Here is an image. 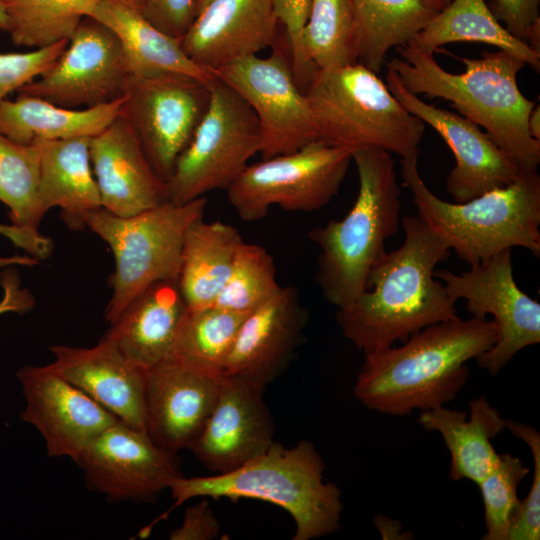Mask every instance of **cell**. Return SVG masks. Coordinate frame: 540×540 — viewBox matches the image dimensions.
I'll return each instance as SVG.
<instances>
[{
  "instance_id": "5bb4252c",
  "label": "cell",
  "mask_w": 540,
  "mask_h": 540,
  "mask_svg": "<svg viewBox=\"0 0 540 540\" xmlns=\"http://www.w3.org/2000/svg\"><path fill=\"white\" fill-rule=\"evenodd\" d=\"M130 78L117 35L87 16L55 64L18 92L64 108L82 109L124 97Z\"/></svg>"
},
{
  "instance_id": "ac0fdd59",
  "label": "cell",
  "mask_w": 540,
  "mask_h": 540,
  "mask_svg": "<svg viewBox=\"0 0 540 540\" xmlns=\"http://www.w3.org/2000/svg\"><path fill=\"white\" fill-rule=\"evenodd\" d=\"M263 389L242 378L222 375L214 406L188 447L214 474L239 468L273 444L274 425Z\"/></svg>"
},
{
  "instance_id": "681fc988",
  "label": "cell",
  "mask_w": 540,
  "mask_h": 540,
  "mask_svg": "<svg viewBox=\"0 0 540 540\" xmlns=\"http://www.w3.org/2000/svg\"><path fill=\"white\" fill-rule=\"evenodd\" d=\"M212 0H197L196 15ZM196 17V16H195Z\"/></svg>"
},
{
  "instance_id": "f1b7e54d",
  "label": "cell",
  "mask_w": 540,
  "mask_h": 540,
  "mask_svg": "<svg viewBox=\"0 0 540 540\" xmlns=\"http://www.w3.org/2000/svg\"><path fill=\"white\" fill-rule=\"evenodd\" d=\"M123 101L124 97L90 108L69 109L19 94L15 100L0 102V133L25 145L40 140L93 137L120 114Z\"/></svg>"
},
{
  "instance_id": "7bdbcfd3",
  "label": "cell",
  "mask_w": 540,
  "mask_h": 540,
  "mask_svg": "<svg viewBox=\"0 0 540 540\" xmlns=\"http://www.w3.org/2000/svg\"><path fill=\"white\" fill-rule=\"evenodd\" d=\"M220 533V524L206 500L186 509L182 524L171 531V540H212Z\"/></svg>"
},
{
  "instance_id": "4fadbf2b",
  "label": "cell",
  "mask_w": 540,
  "mask_h": 540,
  "mask_svg": "<svg viewBox=\"0 0 540 540\" xmlns=\"http://www.w3.org/2000/svg\"><path fill=\"white\" fill-rule=\"evenodd\" d=\"M235 90L255 113L261 135L263 159L287 154L319 140L304 91L291 62L281 51L268 57L250 55L213 71Z\"/></svg>"
},
{
  "instance_id": "ba28073f",
  "label": "cell",
  "mask_w": 540,
  "mask_h": 540,
  "mask_svg": "<svg viewBox=\"0 0 540 540\" xmlns=\"http://www.w3.org/2000/svg\"><path fill=\"white\" fill-rule=\"evenodd\" d=\"M206 207L207 199L202 196L184 204L167 201L129 217L116 216L103 207L87 216L86 228L110 246L115 259L107 322L112 324L151 284L178 280L186 230L203 217Z\"/></svg>"
},
{
  "instance_id": "7c38bea8",
  "label": "cell",
  "mask_w": 540,
  "mask_h": 540,
  "mask_svg": "<svg viewBox=\"0 0 540 540\" xmlns=\"http://www.w3.org/2000/svg\"><path fill=\"white\" fill-rule=\"evenodd\" d=\"M210 84L180 74L130 78L120 114L165 182L208 109Z\"/></svg>"
},
{
  "instance_id": "e575fe53",
  "label": "cell",
  "mask_w": 540,
  "mask_h": 540,
  "mask_svg": "<svg viewBox=\"0 0 540 540\" xmlns=\"http://www.w3.org/2000/svg\"><path fill=\"white\" fill-rule=\"evenodd\" d=\"M40 160L38 144H19L0 133V201L13 226L34 234L46 214L39 197Z\"/></svg>"
},
{
  "instance_id": "5b68a950",
  "label": "cell",
  "mask_w": 540,
  "mask_h": 540,
  "mask_svg": "<svg viewBox=\"0 0 540 540\" xmlns=\"http://www.w3.org/2000/svg\"><path fill=\"white\" fill-rule=\"evenodd\" d=\"M352 157L359 177L352 208L343 219L309 231L320 248L316 281L337 309L366 290L371 269L386 253L385 241L401 222V190L391 153L365 148Z\"/></svg>"
},
{
  "instance_id": "ab89813d",
  "label": "cell",
  "mask_w": 540,
  "mask_h": 540,
  "mask_svg": "<svg viewBox=\"0 0 540 540\" xmlns=\"http://www.w3.org/2000/svg\"><path fill=\"white\" fill-rule=\"evenodd\" d=\"M273 3L277 18L284 27L289 43L294 77L304 91L316 70L306 61L301 45V35L308 16L310 0H273Z\"/></svg>"
},
{
  "instance_id": "d6986e66",
  "label": "cell",
  "mask_w": 540,
  "mask_h": 540,
  "mask_svg": "<svg viewBox=\"0 0 540 540\" xmlns=\"http://www.w3.org/2000/svg\"><path fill=\"white\" fill-rule=\"evenodd\" d=\"M222 375L190 368L174 359L146 370V433L160 448L177 454L203 428L219 393Z\"/></svg>"
},
{
  "instance_id": "30bf717a",
  "label": "cell",
  "mask_w": 540,
  "mask_h": 540,
  "mask_svg": "<svg viewBox=\"0 0 540 540\" xmlns=\"http://www.w3.org/2000/svg\"><path fill=\"white\" fill-rule=\"evenodd\" d=\"M351 161L350 150L316 140L247 165L226 189L227 197L247 222L264 218L274 205L287 211L318 210L337 195Z\"/></svg>"
},
{
  "instance_id": "f6af8a7d",
  "label": "cell",
  "mask_w": 540,
  "mask_h": 540,
  "mask_svg": "<svg viewBox=\"0 0 540 540\" xmlns=\"http://www.w3.org/2000/svg\"><path fill=\"white\" fill-rule=\"evenodd\" d=\"M526 43L533 51L540 54V18L530 26L526 35Z\"/></svg>"
},
{
  "instance_id": "8d00e7d4",
  "label": "cell",
  "mask_w": 540,
  "mask_h": 540,
  "mask_svg": "<svg viewBox=\"0 0 540 540\" xmlns=\"http://www.w3.org/2000/svg\"><path fill=\"white\" fill-rule=\"evenodd\" d=\"M529 469L511 454L500 455L497 464L477 484L483 499L486 533L484 540H508L520 507L517 489Z\"/></svg>"
},
{
  "instance_id": "d6a6232c",
  "label": "cell",
  "mask_w": 540,
  "mask_h": 540,
  "mask_svg": "<svg viewBox=\"0 0 540 540\" xmlns=\"http://www.w3.org/2000/svg\"><path fill=\"white\" fill-rule=\"evenodd\" d=\"M301 45L306 61L316 69H332L358 62L351 0H310Z\"/></svg>"
},
{
  "instance_id": "52a82bcc",
  "label": "cell",
  "mask_w": 540,
  "mask_h": 540,
  "mask_svg": "<svg viewBox=\"0 0 540 540\" xmlns=\"http://www.w3.org/2000/svg\"><path fill=\"white\" fill-rule=\"evenodd\" d=\"M304 93L319 140L351 152L381 149L418 160L425 123L361 63L316 69Z\"/></svg>"
},
{
  "instance_id": "9a60e30c",
  "label": "cell",
  "mask_w": 540,
  "mask_h": 540,
  "mask_svg": "<svg viewBox=\"0 0 540 540\" xmlns=\"http://www.w3.org/2000/svg\"><path fill=\"white\" fill-rule=\"evenodd\" d=\"M177 455L118 420L93 438L75 463L87 486L111 502L155 499L181 476Z\"/></svg>"
},
{
  "instance_id": "f546056e",
  "label": "cell",
  "mask_w": 540,
  "mask_h": 540,
  "mask_svg": "<svg viewBox=\"0 0 540 540\" xmlns=\"http://www.w3.org/2000/svg\"><path fill=\"white\" fill-rule=\"evenodd\" d=\"M454 42H478L508 52L539 72L540 54L515 38L497 20L485 0H453L437 12L409 43L433 53Z\"/></svg>"
},
{
  "instance_id": "7a4b0ae2",
  "label": "cell",
  "mask_w": 540,
  "mask_h": 540,
  "mask_svg": "<svg viewBox=\"0 0 540 540\" xmlns=\"http://www.w3.org/2000/svg\"><path fill=\"white\" fill-rule=\"evenodd\" d=\"M497 340L492 320L460 317L427 326L400 346L365 353L354 396L379 413L404 416L444 406L464 386L466 363Z\"/></svg>"
},
{
  "instance_id": "277c9868",
  "label": "cell",
  "mask_w": 540,
  "mask_h": 540,
  "mask_svg": "<svg viewBox=\"0 0 540 540\" xmlns=\"http://www.w3.org/2000/svg\"><path fill=\"white\" fill-rule=\"evenodd\" d=\"M325 465L314 444L301 440L293 447L273 444L239 468L223 474L176 477L169 485L174 504L145 527L164 520L172 510L196 497L257 499L281 507L295 522L293 540H311L337 531L343 510L341 491L324 482Z\"/></svg>"
},
{
  "instance_id": "8fae6325",
  "label": "cell",
  "mask_w": 540,
  "mask_h": 540,
  "mask_svg": "<svg viewBox=\"0 0 540 540\" xmlns=\"http://www.w3.org/2000/svg\"><path fill=\"white\" fill-rule=\"evenodd\" d=\"M470 266L461 274L437 270L434 277L442 280L452 299L466 301L473 317H493L497 340L476 360L494 376L517 352L540 342V303L517 286L511 249Z\"/></svg>"
},
{
  "instance_id": "7402d4cb",
  "label": "cell",
  "mask_w": 540,
  "mask_h": 540,
  "mask_svg": "<svg viewBox=\"0 0 540 540\" xmlns=\"http://www.w3.org/2000/svg\"><path fill=\"white\" fill-rule=\"evenodd\" d=\"M305 320L297 290L280 287L275 295L243 319L222 375L265 387L277 376L299 343Z\"/></svg>"
},
{
  "instance_id": "ffe728a7",
  "label": "cell",
  "mask_w": 540,
  "mask_h": 540,
  "mask_svg": "<svg viewBox=\"0 0 540 540\" xmlns=\"http://www.w3.org/2000/svg\"><path fill=\"white\" fill-rule=\"evenodd\" d=\"M279 24L273 0H212L196 15L181 46L195 64L213 73L273 46Z\"/></svg>"
},
{
  "instance_id": "d590c367",
  "label": "cell",
  "mask_w": 540,
  "mask_h": 540,
  "mask_svg": "<svg viewBox=\"0 0 540 540\" xmlns=\"http://www.w3.org/2000/svg\"><path fill=\"white\" fill-rule=\"evenodd\" d=\"M272 256L262 246L243 242L214 306L249 314L280 289Z\"/></svg>"
},
{
  "instance_id": "44dd1931",
  "label": "cell",
  "mask_w": 540,
  "mask_h": 540,
  "mask_svg": "<svg viewBox=\"0 0 540 540\" xmlns=\"http://www.w3.org/2000/svg\"><path fill=\"white\" fill-rule=\"evenodd\" d=\"M89 155L101 205L108 212L129 217L168 201L167 182L156 174L121 114L90 137Z\"/></svg>"
},
{
  "instance_id": "8992f818",
  "label": "cell",
  "mask_w": 540,
  "mask_h": 540,
  "mask_svg": "<svg viewBox=\"0 0 540 540\" xmlns=\"http://www.w3.org/2000/svg\"><path fill=\"white\" fill-rule=\"evenodd\" d=\"M418 160H401L404 185L409 187L418 216L469 265L512 247L540 254V176L521 171L510 184L469 201L450 203L438 198L422 180Z\"/></svg>"
},
{
  "instance_id": "603a6c76",
  "label": "cell",
  "mask_w": 540,
  "mask_h": 540,
  "mask_svg": "<svg viewBox=\"0 0 540 540\" xmlns=\"http://www.w3.org/2000/svg\"><path fill=\"white\" fill-rule=\"evenodd\" d=\"M49 364L123 423L146 432L144 389L146 370L130 363L109 341L91 348L50 347Z\"/></svg>"
},
{
  "instance_id": "c3c4849f",
  "label": "cell",
  "mask_w": 540,
  "mask_h": 540,
  "mask_svg": "<svg viewBox=\"0 0 540 540\" xmlns=\"http://www.w3.org/2000/svg\"><path fill=\"white\" fill-rule=\"evenodd\" d=\"M431 7H433L437 12L445 8L451 0H425Z\"/></svg>"
},
{
  "instance_id": "4316f807",
  "label": "cell",
  "mask_w": 540,
  "mask_h": 540,
  "mask_svg": "<svg viewBox=\"0 0 540 540\" xmlns=\"http://www.w3.org/2000/svg\"><path fill=\"white\" fill-rule=\"evenodd\" d=\"M469 407V414L444 406L421 411L418 421L441 434L451 455L450 477L478 484L500 458L491 440L506 428L507 419L483 396Z\"/></svg>"
},
{
  "instance_id": "e0dca14e",
  "label": "cell",
  "mask_w": 540,
  "mask_h": 540,
  "mask_svg": "<svg viewBox=\"0 0 540 540\" xmlns=\"http://www.w3.org/2000/svg\"><path fill=\"white\" fill-rule=\"evenodd\" d=\"M16 376L26 400L20 418L41 434L49 457L75 462L93 438L119 420L49 365L24 366Z\"/></svg>"
},
{
  "instance_id": "3957f363",
  "label": "cell",
  "mask_w": 540,
  "mask_h": 540,
  "mask_svg": "<svg viewBox=\"0 0 540 540\" xmlns=\"http://www.w3.org/2000/svg\"><path fill=\"white\" fill-rule=\"evenodd\" d=\"M395 49L399 57L385 64L407 91L449 101L463 117L483 127L520 171H537L540 141L528 129L534 102L517 85L525 62L502 50L484 51L479 58L457 57L465 71L453 74L437 63L433 53L411 44Z\"/></svg>"
},
{
  "instance_id": "4dcf8cb0",
  "label": "cell",
  "mask_w": 540,
  "mask_h": 540,
  "mask_svg": "<svg viewBox=\"0 0 540 540\" xmlns=\"http://www.w3.org/2000/svg\"><path fill=\"white\" fill-rule=\"evenodd\" d=\"M358 62L378 73L390 49L405 46L437 11L425 0H351Z\"/></svg>"
},
{
  "instance_id": "484cf974",
  "label": "cell",
  "mask_w": 540,
  "mask_h": 540,
  "mask_svg": "<svg viewBox=\"0 0 540 540\" xmlns=\"http://www.w3.org/2000/svg\"><path fill=\"white\" fill-rule=\"evenodd\" d=\"M90 137L35 142L41 149L39 197L45 213L61 208V218L73 231L86 228L87 216L102 207L93 174Z\"/></svg>"
},
{
  "instance_id": "836d02e7",
  "label": "cell",
  "mask_w": 540,
  "mask_h": 540,
  "mask_svg": "<svg viewBox=\"0 0 540 540\" xmlns=\"http://www.w3.org/2000/svg\"><path fill=\"white\" fill-rule=\"evenodd\" d=\"M100 0H1L16 46L43 48L69 41Z\"/></svg>"
},
{
  "instance_id": "f35d334b",
  "label": "cell",
  "mask_w": 540,
  "mask_h": 540,
  "mask_svg": "<svg viewBox=\"0 0 540 540\" xmlns=\"http://www.w3.org/2000/svg\"><path fill=\"white\" fill-rule=\"evenodd\" d=\"M68 41L24 53H0V102L44 75L62 55Z\"/></svg>"
},
{
  "instance_id": "f907efd6",
  "label": "cell",
  "mask_w": 540,
  "mask_h": 540,
  "mask_svg": "<svg viewBox=\"0 0 540 540\" xmlns=\"http://www.w3.org/2000/svg\"><path fill=\"white\" fill-rule=\"evenodd\" d=\"M134 1V0H133Z\"/></svg>"
},
{
  "instance_id": "1f68e13d",
  "label": "cell",
  "mask_w": 540,
  "mask_h": 540,
  "mask_svg": "<svg viewBox=\"0 0 540 540\" xmlns=\"http://www.w3.org/2000/svg\"><path fill=\"white\" fill-rule=\"evenodd\" d=\"M246 315L214 305L188 309L170 359L207 374L222 375L224 363Z\"/></svg>"
},
{
  "instance_id": "74e56055",
  "label": "cell",
  "mask_w": 540,
  "mask_h": 540,
  "mask_svg": "<svg viewBox=\"0 0 540 540\" xmlns=\"http://www.w3.org/2000/svg\"><path fill=\"white\" fill-rule=\"evenodd\" d=\"M506 428L523 440L533 455L534 470L530 490L520 502L508 540L540 539V434L532 426L507 419Z\"/></svg>"
},
{
  "instance_id": "ee69618b",
  "label": "cell",
  "mask_w": 540,
  "mask_h": 540,
  "mask_svg": "<svg viewBox=\"0 0 540 540\" xmlns=\"http://www.w3.org/2000/svg\"><path fill=\"white\" fill-rule=\"evenodd\" d=\"M0 284L4 294L0 301V315L7 312L19 314L30 311L34 307V298L28 289L20 286L18 273L8 269L1 273Z\"/></svg>"
},
{
  "instance_id": "6da1fadb",
  "label": "cell",
  "mask_w": 540,
  "mask_h": 540,
  "mask_svg": "<svg viewBox=\"0 0 540 540\" xmlns=\"http://www.w3.org/2000/svg\"><path fill=\"white\" fill-rule=\"evenodd\" d=\"M401 224L403 244L385 253L371 269L366 290L336 313L343 335L364 353L458 318L456 301L434 277L451 250L418 215L403 217Z\"/></svg>"
},
{
  "instance_id": "cb8c5ba5",
  "label": "cell",
  "mask_w": 540,
  "mask_h": 540,
  "mask_svg": "<svg viewBox=\"0 0 540 540\" xmlns=\"http://www.w3.org/2000/svg\"><path fill=\"white\" fill-rule=\"evenodd\" d=\"M188 309L178 280L157 281L126 306L102 338L148 370L171 358Z\"/></svg>"
},
{
  "instance_id": "d4e9b609",
  "label": "cell",
  "mask_w": 540,
  "mask_h": 540,
  "mask_svg": "<svg viewBox=\"0 0 540 540\" xmlns=\"http://www.w3.org/2000/svg\"><path fill=\"white\" fill-rule=\"evenodd\" d=\"M89 16L117 35L131 78L180 74L206 83L215 78L188 57L181 39L167 35L149 22L133 0H100Z\"/></svg>"
},
{
  "instance_id": "60d3db41",
  "label": "cell",
  "mask_w": 540,
  "mask_h": 540,
  "mask_svg": "<svg viewBox=\"0 0 540 540\" xmlns=\"http://www.w3.org/2000/svg\"><path fill=\"white\" fill-rule=\"evenodd\" d=\"M144 17L167 35L181 39L196 16L197 0H134Z\"/></svg>"
},
{
  "instance_id": "9c48e42d",
  "label": "cell",
  "mask_w": 540,
  "mask_h": 540,
  "mask_svg": "<svg viewBox=\"0 0 540 540\" xmlns=\"http://www.w3.org/2000/svg\"><path fill=\"white\" fill-rule=\"evenodd\" d=\"M260 148L259 124L252 108L215 77L208 109L167 181L168 201L184 204L210 191L226 190Z\"/></svg>"
},
{
  "instance_id": "b9f144b4",
  "label": "cell",
  "mask_w": 540,
  "mask_h": 540,
  "mask_svg": "<svg viewBox=\"0 0 540 540\" xmlns=\"http://www.w3.org/2000/svg\"><path fill=\"white\" fill-rule=\"evenodd\" d=\"M539 7L540 0H491L489 9L511 35L526 43L530 26L540 18Z\"/></svg>"
},
{
  "instance_id": "bcb514c9",
  "label": "cell",
  "mask_w": 540,
  "mask_h": 540,
  "mask_svg": "<svg viewBox=\"0 0 540 540\" xmlns=\"http://www.w3.org/2000/svg\"><path fill=\"white\" fill-rule=\"evenodd\" d=\"M528 129L531 137L540 141V107L536 106L532 109L529 120Z\"/></svg>"
},
{
  "instance_id": "7dc6e473",
  "label": "cell",
  "mask_w": 540,
  "mask_h": 540,
  "mask_svg": "<svg viewBox=\"0 0 540 540\" xmlns=\"http://www.w3.org/2000/svg\"><path fill=\"white\" fill-rule=\"evenodd\" d=\"M0 30L9 32L10 30V21L9 17L5 11V8L0 0Z\"/></svg>"
},
{
  "instance_id": "83f0119b",
  "label": "cell",
  "mask_w": 540,
  "mask_h": 540,
  "mask_svg": "<svg viewBox=\"0 0 540 540\" xmlns=\"http://www.w3.org/2000/svg\"><path fill=\"white\" fill-rule=\"evenodd\" d=\"M243 239L230 224L193 221L186 230L178 285L189 309L214 305L224 287Z\"/></svg>"
},
{
  "instance_id": "2e32d148",
  "label": "cell",
  "mask_w": 540,
  "mask_h": 540,
  "mask_svg": "<svg viewBox=\"0 0 540 540\" xmlns=\"http://www.w3.org/2000/svg\"><path fill=\"white\" fill-rule=\"evenodd\" d=\"M386 85L393 96L423 123L431 126L451 149L455 166L446 180L456 203L512 183L521 172L477 124L462 115L437 108L407 91L387 68Z\"/></svg>"
}]
</instances>
